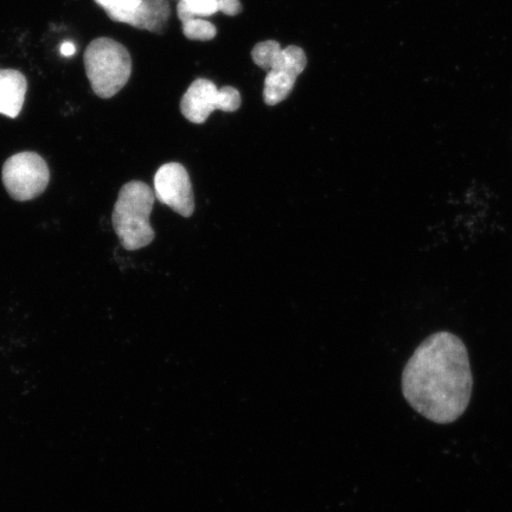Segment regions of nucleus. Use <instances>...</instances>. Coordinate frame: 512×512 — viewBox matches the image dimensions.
Here are the masks:
<instances>
[{"mask_svg": "<svg viewBox=\"0 0 512 512\" xmlns=\"http://www.w3.org/2000/svg\"><path fill=\"white\" fill-rule=\"evenodd\" d=\"M256 66L267 72H285L299 76L307 64L306 55L302 48L290 46L281 48L275 41L256 44L252 51Z\"/></svg>", "mask_w": 512, "mask_h": 512, "instance_id": "obj_7", "label": "nucleus"}, {"mask_svg": "<svg viewBox=\"0 0 512 512\" xmlns=\"http://www.w3.org/2000/svg\"><path fill=\"white\" fill-rule=\"evenodd\" d=\"M155 201V192L143 182L133 181L121 188L112 222L114 232L126 251H138L155 239L150 223Z\"/></svg>", "mask_w": 512, "mask_h": 512, "instance_id": "obj_2", "label": "nucleus"}, {"mask_svg": "<svg viewBox=\"0 0 512 512\" xmlns=\"http://www.w3.org/2000/svg\"><path fill=\"white\" fill-rule=\"evenodd\" d=\"M298 79L297 75L285 72H268L264 87V100L267 105L274 106L284 101L293 91Z\"/></svg>", "mask_w": 512, "mask_h": 512, "instance_id": "obj_10", "label": "nucleus"}, {"mask_svg": "<svg viewBox=\"0 0 512 512\" xmlns=\"http://www.w3.org/2000/svg\"><path fill=\"white\" fill-rule=\"evenodd\" d=\"M155 196L183 217L194 214L195 198L188 171L178 163L164 164L155 176Z\"/></svg>", "mask_w": 512, "mask_h": 512, "instance_id": "obj_6", "label": "nucleus"}, {"mask_svg": "<svg viewBox=\"0 0 512 512\" xmlns=\"http://www.w3.org/2000/svg\"><path fill=\"white\" fill-rule=\"evenodd\" d=\"M28 82L25 76L14 69H0V114L15 119L25 101Z\"/></svg>", "mask_w": 512, "mask_h": 512, "instance_id": "obj_9", "label": "nucleus"}, {"mask_svg": "<svg viewBox=\"0 0 512 512\" xmlns=\"http://www.w3.org/2000/svg\"><path fill=\"white\" fill-rule=\"evenodd\" d=\"M182 24L184 36L191 41H210L217 34L215 25L207 19L192 17Z\"/></svg>", "mask_w": 512, "mask_h": 512, "instance_id": "obj_11", "label": "nucleus"}, {"mask_svg": "<svg viewBox=\"0 0 512 512\" xmlns=\"http://www.w3.org/2000/svg\"><path fill=\"white\" fill-rule=\"evenodd\" d=\"M241 95L233 87L217 88L214 82L198 79L192 82L183 95L181 111L191 123L203 124L214 111H238Z\"/></svg>", "mask_w": 512, "mask_h": 512, "instance_id": "obj_5", "label": "nucleus"}, {"mask_svg": "<svg viewBox=\"0 0 512 512\" xmlns=\"http://www.w3.org/2000/svg\"><path fill=\"white\" fill-rule=\"evenodd\" d=\"M83 61L93 92L101 99L113 98L131 78V55L112 38H96L87 47Z\"/></svg>", "mask_w": 512, "mask_h": 512, "instance_id": "obj_3", "label": "nucleus"}, {"mask_svg": "<svg viewBox=\"0 0 512 512\" xmlns=\"http://www.w3.org/2000/svg\"><path fill=\"white\" fill-rule=\"evenodd\" d=\"M171 15L168 0H143L136 9L114 17L112 21L160 34Z\"/></svg>", "mask_w": 512, "mask_h": 512, "instance_id": "obj_8", "label": "nucleus"}, {"mask_svg": "<svg viewBox=\"0 0 512 512\" xmlns=\"http://www.w3.org/2000/svg\"><path fill=\"white\" fill-rule=\"evenodd\" d=\"M8 194L19 202L31 201L47 189L50 172L46 160L35 152H21L6 160L2 172Z\"/></svg>", "mask_w": 512, "mask_h": 512, "instance_id": "obj_4", "label": "nucleus"}, {"mask_svg": "<svg viewBox=\"0 0 512 512\" xmlns=\"http://www.w3.org/2000/svg\"><path fill=\"white\" fill-rule=\"evenodd\" d=\"M60 51L63 56L70 57L76 53V48L72 42H64Z\"/></svg>", "mask_w": 512, "mask_h": 512, "instance_id": "obj_14", "label": "nucleus"}, {"mask_svg": "<svg viewBox=\"0 0 512 512\" xmlns=\"http://www.w3.org/2000/svg\"><path fill=\"white\" fill-rule=\"evenodd\" d=\"M469 352L450 332L434 334L415 350L402 374V393L415 412L439 425L452 424L471 400Z\"/></svg>", "mask_w": 512, "mask_h": 512, "instance_id": "obj_1", "label": "nucleus"}, {"mask_svg": "<svg viewBox=\"0 0 512 512\" xmlns=\"http://www.w3.org/2000/svg\"><path fill=\"white\" fill-rule=\"evenodd\" d=\"M242 11L240 0H220V12L228 16L239 15Z\"/></svg>", "mask_w": 512, "mask_h": 512, "instance_id": "obj_13", "label": "nucleus"}, {"mask_svg": "<svg viewBox=\"0 0 512 512\" xmlns=\"http://www.w3.org/2000/svg\"><path fill=\"white\" fill-rule=\"evenodd\" d=\"M94 2L106 11L108 17L113 19L136 9L143 0H94Z\"/></svg>", "mask_w": 512, "mask_h": 512, "instance_id": "obj_12", "label": "nucleus"}]
</instances>
